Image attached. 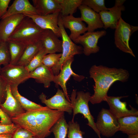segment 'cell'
Wrapping results in <instances>:
<instances>
[{"mask_svg": "<svg viewBox=\"0 0 138 138\" xmlns=\"http://www.w3.org/2000/svg\"><path fill=\"white\" fill-rule=\"evenodd\" d=\"M58 25L60 29L62 39V52L60 60L57 64L51 69L54 76L59 73L63 64L68 59L74 57L77 54L83 53L82 47L74 43L70 38L64 27L61 20V16L60 13L58 18Z\"/></svg>", "mask_w": 138, "mask_h": 138, "instance_id": "cell-5", "label": "cell"}, {"mask_svg": "<svg viewBox=\"0 0 138 138\" xmlns=\"http://www.w3.org/2000/svg\"><path fill=\"white\" fill-rule=\"evenodd\" d=\"M29 138H36L35 137L33 136H32L30 137H29Z\"/></svg>", "mask_w": 138, "mask_h": 138, "instance_id": "cell-41", "label": "cell"}, {"mask_svg": "<svg viewBox=\"0 0 138 138\" xmlns=\"http://www.w3.org/2000/svg\"><path fill=\"white\" fill-rule=\"evenodd\" d=\"M42 48L40 40L27 45L22 56L16 65L26 66Z\"/></svg>", "mask_w": 138, "mask_h": 138, "instance_id": "cell-24", "label": "cell"}, {"mask_svg": "<svg viewBox=\"0 0 138 138\" xmlns=\"http://www.w3.org/2000/svg\"><path fill=\"white\" fill-rule=\"evenodd\" d=\"M68 130V125L64 116L57 121L51 129L54 138H66Z\"/></svg>", "mask_w": 138, "mask_h": 138, "instance_id": "cell-28", "label": "cell"}, {"mask_svg": "<svg viewBox=\"0 0 138 138\" xmlns=\"http://www.w3.org/2000/svg\"><path fill=\"white\" fill-rule=\"evenodd\" d=\"M83 0H56L61 8L60 13L62 16L73 14L82 4Z\"/></svg>", "mask_w": 138, "mask_h": 138, "instance_id": "cell-27", "label": "cell"}, {"mask_svg": "<svg viewBox=\"0 0 138 138\" xmlns=\"http://www.w3.org/2000/svg\"><path fill=\"white\" fill-rule=\"evenodd\" d=\"M47 54L45 50L42 47L29 64L25 67L26 69L30 72L42 65L43 59Z\"/></svg>", "mask_w": 138, "mask_h": 138, "instance_id": "cell-29", "label": "cell"}, {"mask_svg": "<svg viewBox=\"0 0 138 138\" xmlns=\"http://www.w3.org/2000/svg\"><path fill=\"white\" fill-rule=\"evenodd\" d=\"M54 75L51 68L42 64L29 73V78L34 79L37 83L43 84L44 87H49L53 82Z\"/></svg>", "mask_w": 138, "mask_h": 138, "instance_id": "cell-21", "label": "cell"}, {"mask_svg": "<svg viewBox=\"0 0 138 138\" xmlns=\"http://www.w3.org/2000/svg\"><path fill=\"white\" fill-rule=\"evenodd\" d=\"M44 30L31 19L25 17L16 28L8 41L26 45L33 44L40 40Z\"/></svg>", "mask_w": 138, "mask_h": 138, "instance_id": "cell-3", "label": "cell"}, {"mask_svg": "<svg viewBox=\"0 0 138 138\" xmlns=\"http://www.w3.org/2000/svg\"><path fill=\"white\" fill-rule=\"evenodd\" d=\"M6 90V99L4 103L0 104V108L11 119L26 111L12 95L10 86L8 84Z\"/></svg>", "mask_w": 138, "mask_h": 138, "instance_id": "cell-18", "label": "cell"}, {"mask_svg": "<svg viewBox=\"0 0 138 138\" xmlns=\"http://www.w3.org/2000/svg\"><path fill=\"white\" fill-rule=\"evenodd\" d=\"M64 114V112L45 106L26 111L11 120L14 124L31 132L36 138H45L50 134L52 127Z\"/></svg>", "mask_w": 138, "mask_h": 138, "instance_id": "cell-1", "label": "cell"}, {"mask_svg": "<svg viewBox=\"0 0 138 138\" xmlns=\"http://www.w3.org/2000/svg\"><path fill=\"white\" fill-rule=\"evenodd\" d=\"M125 0H116L114 6L108 8V11H102L99 14L105 29L108 28L115 29L118 21L121 17V12L125 10L123 5Z\"/></svg>", "mask_w": 138, "mask_h": 138, "instance_id": "cell-12", "label": "cell"}, {"mask_svg": "<svg viewBox=\"0 0 138 138\" xmlns=\"http://www.w3.org/2000/svg\"><path fill=\"white\" fill-rule=\"evenodd\" d=\"M19 127V126L14 123L10 125L3 124L0 120V134H13Z\"/></svg>", "mask_w": 138, "mask_h": 138, "instance_id": "cell-35", "label": "cell"}, {"mask_svg": "<svg viewBox=\"0 0 138 138\" xmlns=\"http://www.w3.org/2000/svg\"><path fill=\"white\" fill-rule=\"evenodd\" d=\"M25 17L22 14H17L1 19L0 42L7 41L16 28Z\"/></svg>", "mask_w": 138, "mask_h": 138, "instance_id": "cell-16", "label": "cell"}, {"mask_svg": "<svg viewBox=\"0 0 138 138\" xmlns=\"http://www.w3.org/2000/svg\"><path fill=\"white\" fill-rule=\"evenodd\" d=\"M61 55V53L47 54L43 59L42 64L49 68H52L57 64Z\"/></svg>", "mask_w": 138, "mask_h": 138, "instance_id": "cell-33", "label": "cell"}, {"mask_svg": "<svg viewBox=\"0 0 138 138\" xmlns=\"http://www.w3.org/2000/svg\"><path fill=\"white\" fill-rule=\"evenodd\" d=\"M78 8L80 12L81 20L88 25L87 31L93 32L98 28H103V24L99 13L83 5H80Z\"/></svg>", "mask_w": 138, "mask_h": 138, "instance_id": "cell-17", "label": "cell"}, {"mask_svg": "<svg viewBox=\"0 0 138 138\" xmlns=\"http://www.w3.org/2000/svg\"><path fill=\"white\" fill-rule=\"evenodd\" d=\"M10 56L7 42H0V70L1 66L9 64Z\"/></svg>", "mask_w": 138, "mask_h": 138, "instance_id": "cell-32", "label": "cell"}, {"mask_svg": "<svg viewBox=\"0 0 138 138\" xmlns=\"http://www.w3.org/2000/svg\"><path fill=\"white\" fill-rule=\"evenodd\" d=\"M90 77L95 83L94 93L90 101L93 104L104 101L111 85L115 82L127 81L129 77V72L122 68H109L102 65H94L89 71Z\"/></svg>", "mask_w": 138, "mask_h": 138, "instance_id": "cell-2", "label": "cell"}, {"mask_svg": "<svg viewBox=\"0 0 138 138\" xmlns=\"http://www.w3.org/2000/svg\"><path fill=\"white\" fill-rule=\"evenodd\" d=\"M13 134H0V138H12Z\"/></svg>", "mask_w": 138, "mask_h": 138, "instance_id": "cell-39", "label": "cell"}, {"mask_svg": "<svg viewBox=\"0 0 138 138\" xmlns=\"http://www.w3.org/2000/svg\"><path fill=\"white\" fill-rule=\"evenodd\" d=\"M68 125V138H84V132L80 130L79 125L77 122L70 121Z\"/></svg>", "mask_w": 138, "mask_h": 138, "instance_id": "cell-31", "label": "cell"}, {"mask_svg": "<svg viewBox=\"0 0 138 138\" xmlns=\"http://www.w3.org/2000/svg\"><path fill=\"white\" fill-rule=\"evenodd\" d=\"M32 2L39 15H46L61 11L60 6L56 0H32Z\"/></svg>", "mask_w": 138, "mask_h": 138, "instance_id": "cell-22", "label": "cell"}, {"mask_svg": "<svg viewBox=\"0 0 138 138\" xmlns=\"http://www.w3.org/2000/svg\"><path fill=\"white\" fill-rule=\"evenodd\" d=\"M11 92L26 111H29L42 108L43 106L31 101L21 95L19 93L18 86H11Z\"/></svg>", "mask_w": 138, "mask_h": 138, "instance_id": "cell-25", "label": "cell"}, {"mask_svg": "<svg viewBox=\"0 0 138 138\" xmlns=\"http://www.w3.org/2000/svg\"><path fill=\"white\" fill-rule=\"evenodd\" d=\"M128 135V138H138V135L130 134Z\"/></svg>", "mask_w": 138, "mask_h": 138, "instance_id": "cell-40", "label": "cell"}, {"mask_svg": "<svg viewBox=\"0 0 138 138\" xmlns=\"http://www.w3.org/2000/svg\"><path fill=\"white\" fill-rule=\"evenodd\" d=\"M61 20L64 28L70 30V34L69 36L73 42L88 31L87 27L80 17H75L71 15L61 16Z\"/></svg>", "mask_w": 138, "mask_h": 138, "instance_id": "cell-15", "label": "cell"}, {"mask_svg": "<svg viewBox=\"0 0 138 138\" xmlns=\"http://www.w3.org/2000/svg\"><path fill=\"white\" fill-rule=\"evenodd\" d=\"M138 28L137 26L131 25L121 17L115 29L114 43L116 47L134 57L135 56L130 47L129 41L132 34Z\"/></svg>", "mask_w": 138, "mask_h": 138, "instance_id": "cell-6", "label": "cell"}, {"mask_svg": "<svg viewBox=\"0 0 138 138\" xmlns=\"http://www.w3.org/2000/svg\"><path fill=\"white\" fill-rule=\"evenodd\" d=\"M0 118L1 123L4 124L10 125L13 123L11 119L0 108Z\"/></svg>", "mask_w": 138, "mask_h": 138, "instance_id": "cell-38", "label": "cell"}, {"mask_svg": "<svg viewBox=\"0 0 138 138\" xmlns=\"http://www.w3.org/2000/svg\"><path fill=\"white\" fill-rule=\"evenodd\" d=\"M41 102L45 104L50 109L66 112L71 114L72 108L71 102L66 99L62 90L58 88L56 94L50 98L47 99L46 96L43 93L39 96Z\"/></svg>", "mask_w": 138, "mask_h": 138, "instance_id": "cell-11", "label": "cell"}, {"mask_svg": "<svg viewBox=\"0 0 138 138\" xmlns=\"http://www.w3.org/2000/svg\"><path fill=\"white\" fill-rule=\"evenodd\" d=\"M60 11L44 15L27 14L24 16L31 19L41 28L53 31L59 38L61 37L60 28L58 25V18Z\"/></svg>", "mask_w": 138, "mask_h": 138, "instance_id": "cell-14", "label": "cell"}, {"mask_svg": "<svg viewBox=\"0 0 138 138\" xmlns=\"http://www.w3.org/2000/svg\"><path fill=\"white\" fill-rule=\"evenodd\" d=\"M74 60V57H73L65 61L59 74L57 75L54 76L53 80L56 87H58L59 86L61 87L66 99L70 102V100L68 95L66 86L67 82L72 76L75 80L78 82L82 81L85 78L83 75L76 74L72 70L71 65Z\"/></svg>", "mask_w": 138, "mask_h": 138, "instance_id": "cell-10", "label": "cell"}, {"mask_svg": "<svg viewBox=\"0 0 138 138\" xmlns=\"http://www.w3.org/2000/svg\"><path fill=\"white\" fill-rule=\"evenodd\" d=\"M95 124L100 134L107 137H111L119 131L118 119L109 110L102 109L98 114Z\"/></svg>", "mask_w": 138, "mask_h": 138, "instance_id": "cell-7", "label": "cell"}, {"mask_svg": "<svg viewBox=\"0 0 138 138\" xmlns=\"http://www.w3.org/2000/svg\"><path fill=\"white\" fill-rule=\"evenodd\" d=\"M10 61L9 64L16 65L22 56L27 45L20 43L8 41Z\"/></svg>", "mask_w": 138, "mask_h": 138, "instance_id": "cell-26", "label": "cell"}, {"mask_svg": "<svg viewBox=\"0 0 138 138\" xmlns=\"http://www.w3.org/2000/svg\"><path fill=\"white\" fill-rule=\"evenodd\" d=\"M20 14L24 15H39L37 10L28 0H15L2 19L11 15Z\"/></svg>", "mask_w": 138, "mask_h": 138, "instance_id": "cell-20", "label": "cell"}, {"mask_svg": "<svg viewBox=\"0 0 138 138\" xmlns=\"http://www.w3.org/2000/svg\"><path fill=\"white\" fill-rule=\"evenodd\" d=\"M40 41L42 48L47 54L62 53V40L51 30H45Z\"/></svg>", "mask_w": 138, "mask_h": 138, "instance_id": "cell-19", "label": "cell"}, {"mask_svg": "<svg viewBox=\"0 0 138 138\" xmlns=\"http://www.w3.org/2000/svg\"><path fill=\"white\" fill-rule=\"evenodd\" d=\"M82 4L88 6L98 13L108 10L105 6L104 0H83Z\"/></svg>", "mask_w": 138, "mask_h": 138, "instance_id": "cell-30", "label": "cell"}, {"mask_svg": "<svg viewBox=\"0 0 138 138\" xmlns=\"http://www.w3.org/2000/svg\"><path fill=\"white\" fill-rule=\"evenodd\" d=\"M106 34V31L105 30L87 31L79 36L74 42L81 45L83 46V53L86 55L89 56L99 51L100 48L97 45L98 40Z\"/></svg>", "mask_w": 138, "mask_h": 138, "instance_id": "cell-9", "label": "cell"}, {"mask_svg": "<svg viewBox=\"0 0 138 138\" xmlns=\"http://www.w3.org/2000/svg\"><path fill=\"white\" fill-rule=\"evenodd\" d=\"M119 131L130 134L138 135V117L129 116L118 119Z\"/></svg>", "mask_w": 138, "mask_h": 138, "instance_id": "cell-23", "label": "cell"}, {"mask_svg": "<svg viewBox=\"0 0 138 138\" xmlns=\"http://www.w3.org/2000/svg\"><path fill=\"white\" fill-rule=\"evenodd\" d=\"M33 136V134L28 130L19 126L13 134L12 138H29Z\"/></svg>", "mask_w": 138, "mask_h": 138, "instance_id": "cell-34", "label": "cell"}, {"mask_svg": "<svg viewBox=\"0 0 138 138\" xmlns=\"http://www.w3.org/2000/svg\"><path fill=\"white\" fill-rule=\"evenodd\" d=\"M29 73L25 67L9 64L4 66L0 70V75L10 86H18L29 78Z\"/></svg>", "mask_w": 138, "mask_h": 138, "instance_id": "cell-8", "label": "cell"}, {"mask_svg": "<svg viewBox=\"0 0 138 138\" xmlns=\"http://www.w3.org/2000/svg\"><path fill=\"white\" fill-rule=\"evenodd\" d=\"M7 84L5 80L0 75V104L4 103L6 99Z\"/></svg>", "mask_w": 138, "mask_h": 138, "instance_id": "cell-36", "label": "cell"}, {"mask_svg": "<svg viewBox=\"0 0 138 138\" xmlns=\"http://www.w3.org/2000/svg\"><path fill=\"white\" fill-rule=\"evenodd\" d=\"M10 0H0V19L7 13Z\"/></svg>", "mask_w": 138, "mask_h": 138, "instance_id": "cell-37", "label": "cell"}, {"mask_svg": "<svg viewBox=\"0 0 138 138\" xmlns=\"http://www.w3.org/2000/svg\"><path fill=\"white\" fill-rule=\"evenodd\" d=\"M128 96H107L104 99V101H106L109 106V110L117 119L129 116H138V111L137 110L132 107L131 109H128L126 107V102L120 100L121 98Z\"/></svg>", "mask_w": 138, "mask_h": 138, "instance_id": "cell-13", "label": "cell"}, {"mask_svg": "<svg viewBox=\"0 0 138 138\" xmlns=\"http://www.w3.org/2000/svg\"><path fill=\"white\" fill-rule=\"evenodd\" d=\"M91 96L89 92L85 93L80 91L77 93L76 90H73L70 98L73 112L71 121H74V118L76 114L78 113L82 114L85 118L88 120L87 124L93 130L99 138H101L100 134L96 127L94 118L89 109L88 102Z\"/></svg>", "mask_w": 138, "mask_h": 138, "instance_id": "cell-4", "label": "cell"}]
</instances>
